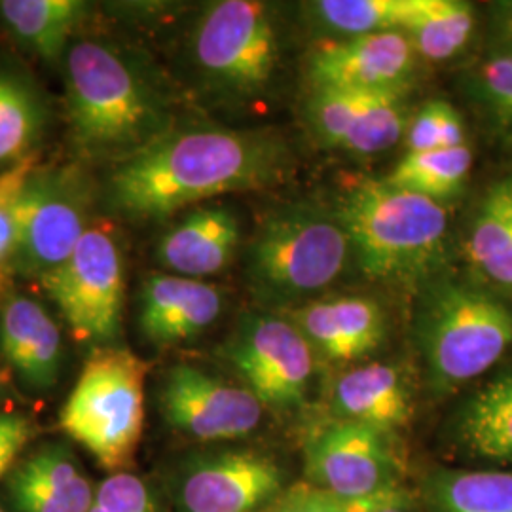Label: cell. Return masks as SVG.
<instances>
[{
    "label": "cell",
    "instance_id": "6da1fadb",
    "mask_svg": "<svg viewBox=\"0 0 512 512\" xmlns=\"http://www.w3.org/2000/svg\"><path fill=\"white\" fill-rule=\"evenodd\" d=\"M289 165V150L272 133L165 131L114 165L105 196L110 209L128 219H164L186 205L279 183Z\"/></svg>",
    "mask_w": 512,
    "mask_h": 512
},
{
    "label": "cell",
    "instance_id": "7a4b0ae2",
    "mask_svg": "<svg viewBox=\"0 0 512 512\" xmlns=\"http://www.w3.org/2000/svg\"><path fill=\"white\" fill-rule=\"evenodd\" d=\"M67 120L88 160L122 162L164 135V95L126 50L105 38L74 40L65 54Z\"/></svg>",
    "mask_w": 512,
    "mask_h": 512
},
{
    "label": "cell",
    "instance_id": "3957f363",
    "mask_svg": "<svg viewBox=\"0 0 512 512\" xmlns=\"http://www.w3.org/2000/svg\"><path fill=\"white\" fill-rule=\"evenodd\" d=\"M338 220L366 275L410 281L439 262L448 238V213L431 198L389 179H363L344 194Z\"/></svg>",
    "mask_w": 512,
    "mask_h": 512
},
{
    "label": "cell",
    "instance_id": "277c9868",
    "mask_svg": "<svg viewBox=\"0 0 512 512\" xmlns=\"http://www.w3.org/2000/svg\"><path fill=\"white\" fill-rule=\"evenodd\" d=\"M148 370L147 361L129 349H93L61 408V429L110 473H122L135 459Z\"/></svg>",
    "mask_w": 512,
    "mask_h": 512
},
{
    "label": "cell",
    "instance_id": "5b68a950",
    "mask_svg": "<svg viewBox=\"0 0 512 512\" xmlns=\"http://www.w3.org/2000/svg\"><path fill=\"white\" fill-rule=\"evenodd\" d=\"M348 234L338 217L294 205L264 220L249 249V275L272 302L321 293L348 262Z\"/></svg>",
    "mask_w": 512,
    "mask_h": 512
},
{
    "label": "cell",
    "instance_id": "8992f818",
    "mask_svg": "<svg viewBox=\"0 0 512 512\" xmlns=\"http://www.w3.org/2000/svg\"><path fill=\"white\" fill-rule=\"evenodd\" d=\"M420 340L431 382L450 391L488 372L511 348L512 311L475 287H442L423 311Z\"/></svg>",
    "mask_w": 512,
    "mask_h": 512
},
{
    "label": "cell",
    "instance_id": "52a82bcc",
    "mask_svg": "<svg viewBox=\"0 0 512 512\" xmlns=\"http://www.w3.org/2000/svg\"><path fill=\"white\" fill-rule=\"evenodd\" d=\"M192 57L215 92L245 101L262 95L279 63L272 8L256 0L209 4L194 27Z\"/></svg>",
    "mask_w": 512,
    "mask_h": 512
},
{
    "label": "cell",
    "instance_id": "ba28073f",
    "mask_svg": "<svg viewBox=\"0 0 512 512\" xmlns=\"http://www.w3.org/2000/svg\"><path fill=\"white\" fill-rule=\"evenodd\" d=\"M40 285L80 344L109 348L118 338L126 298V266L110 228L90 226L71 256L44 275Z\"/></svg>",
    "mask_w": 512,
    "mask_h": 512
},
{
    "label": "cell",
    "instance_id": "9c48e42d",
    "mask_svg": "<svg viewBox=\"0 0 512 512\" xmlns=\"http://www.w3.org/2000/svg\"><path fill=\"white\" fill-rule=\"evenodd\" d=\"M93 190L76 164H38L19 202L16 272L42 279L59 268L90 228Z\"/></svg>",
    "mask_w": 512,
    "mask_h": 512
},
{
    "label": "cell",
    "instance_id": "30bf717a",
    "mask_svg": "<svg viewBox=\"0 0 512 512\" xmlns=\"http://www.w3.org/2000/svg\"><path fill=\"white\" fill-rule=\"evenodd\" d=\"M313 349L293 321L274 315L243 319L226 357L245 378L262 406L289 410L308 393Z\"/></svg>",
    "mask_w": 512,
    "mask_h": 512
},
{
    "label": "cell",
    "instance_id": "8fae6325",
    "mask_svg": "<svg viewBox=\"0 0 512 512\" xmlns=\"http://www.w3.org/2000/svg\"><path fill=\"white\" fill-rule=\"evenodd\" d=\"M160 408L173 429L203 442L243 439L255 431L264 412L251 389L192 365L167 370L160 385Z\"/></svg>",
    "mask_w": 512,
    "mask_h": 512
},
{
    "label": "cell",
    "instance_id": "7c38bea8",
    "mask_svg": "<svg viewBox=\"0 0 512 512\" xmlns=\"http://www.w3.org/2000/svg\"><path fill=\"white\" fill-rule=\"evenodd\" d=\"M385 435L355 421L325 427L306 446L308 482L353 499L399 488V461Z\"/></svg>",
    "mask_w": 512,
    "mask_h": 512
},
{
    "label": "cell",
    "instance_id": "4fadbf2b",
    "mask_svg": "<svg viewBox=\"0 0 512 512\" xmlns=\"http://www.w3.org/2000/svg\"><path fill=\"white\" fill-rule=\"evenodd\" d=\"M281 490L277 461L251 450H226L186 463L177 503L181 512H260Z\"/></svg>",
    "mask_w": 512,
    "mask_h": 512
},
{
    "label": "cell",
    "instance_id": "5bb4252c",
    "mask_svg": "<svg viewBox=\"0 0 512 512\" xmlns=\"http://www.w3.org/2000/svg\"><path fill=\"white\" fill-rule=\"evenodd\" d=\"M418 54L403 31L321 44L310 59L313 90H406Z\"/></svg>",
    "mask_w": 512,
    "mask_h": 512
},
{
    "label": "cell",
    "instance_id": "9a60e30c",
    "mask_svg": "<svg viewBox=\"0 0 512 512\" xmlns=\"http://www.w3.org/2000/svg\"><path fill=\"white\" fill-rule=\"evenodd\" d=\"M219 287L175 274H152L139 293V329L152 346L171 348L198 338L222 313Z\"/></svg>",
    "mask_w": 512,
    "mask_h": 512
},
{
    "label": "cell",
    "instance_id": "2e32d148",
    "mask_svg": "<svg viewBox=\"0 0 512 512\" xmlns=\"http://www.w3.org/2000/svg\"><path fill=\"white\" fill-rule=\"evenodd\" d=\"M293 323L313 353L332 363L365 359L385 338L384 311L376 300L365 296L311 300L293 311Z\"/></svg>",
    "mask_w": 512,
    "mask_h": 512
},
{
    "label": "cell",
    "instance_id": "e0dca14e",
    "mask_svg": "<svg viewBox=\"0 0 512 512\" xmlns=\"http://www.w3.org/2000/svg\"><path fill=\"white\" fill-rule=\"evenodd\" d=\"M0 349L21 382L52 389L63 365V340L54 317L37 300L6 293L0 302Z\"/></svg>",
    "mask_w": 512,
    "mask_h": 512
},
{
    "label": "cell",
    "instance_id": "ac0fdd59",
    "mask_svg": "<svg viewBox=\"0 0 512 512\" xmlns=\"http://www.w3.org/2000/svg\"><path fill=\"white\" fill-rule=\"evenodd\" d=\"M8 497L18 512H88L95 488L73 454L44 444L10 471Z\"/></svg>",
    "mask_w": 512,
    "mask_h": 512
},
{
    "label": "cell",
    "instance_id": "d6986e66",
    "mask_svg": "<svg viewBox=\"0 0 512 512\" xmlns=\"http://www.w3.org/2000/svg\"><path fill=\"white\" fill-rule=\"evenodd\" d=\"M239 238V219L232 209L203 207L165 232L156 256L171 274L200 279L219 274L230 264Z\"/></svg>",
    "mask_w": 512,
    "mask_h": 512
},
{
    "label": "cell",
    "instance_id": "ffe728a7",
    "mask_svg": "<svg viewBox=\"0 0 512 512\" xmlns=\"http://www.w3.org/2000/svg\"><path fill=\"white\" fill-rule=\"evenodd\" d=\"M332 404L346 421L363 423L382 433L404 427L412 401L403 374L395 366L370 363L346 372L332 391Z\"/></svg>",
    "mask_w": 512,
    "mask_h": 512
},
{
    "label": "cell",
    "instance_id": "44dd1931",
    "mask_svg": "<svg viewBox=\"0 0 512 512\" xmlns=\"http://www.w3.org/2000/svg\"><path fill=\"white\" fill-rule=\"evenodd\" d=\"M458 437L476 458L512 461V368L463 404Z\"/></svg>",
    "mask_w": 512,
    "mask_h": 512
},
{
    "label": "cell",
    "instance_id": "7402d4cb",
    "mask_svg": "<svg viewBox=\"0 0 512 512\" xmlns=\"http://www.w3.org/2000/svg\"><path fill=\"white\" fill-rule=\"evenodd\" d=\"M88 4L78 0H4L0 16L12 35L46 61L65 57Z\"/></svg>",
    "mask_w": 512,
    "mask_h": 512
},
{
    "label": "cell",
    "instance_id": "603a6c76",
    "mask_svg": "<svg viewBox=\"0 0 512 512\" xmlns=\"http://www.w3.org/2000/svg\"><path fill=\"white\" fill-rule=\"evenodd\" d=\"M476 272L512 293V179L490 188L467 238Z\"/></svg>",
    "mask_w": 512,
    "mask_h": 512
},
{
    "label": "cell",
    "instance_id": "cb8c5ba5",
    "mask_svg": "<svg viewBox=\"0 0 512 512\" xmlns=\"http://www.w3.org/2000/svg\"><path fill=\"white\" fill-rule=\"evenodd\" d=\"M44 126L46 107L37 88L19 74L0 71V167L37 154Z\"/></svg>",
    "mask_w": 512,
    "mask_h": 512
},
{
    "label": "cell",
    "instance_id": "d4e9b609",
    "mask_svg": "<svg viewBox=\"0 0 512 512\" xmlns=\"http://www.w3.org/2000/svg\"><path fill=\"white\" fill-rule=\"evenodd\" d=\"M475 8L461 0H418L404 35L418 57L446 61L465 50L475 33Z\"/></svg>",
    "mask_w": 512,
    "mask_h": 512
},
{
    "label": "cell",
    "instance_id": "484cf974",
    "mask_svg": "<svg viewBox=\"0 0 512 512\" xmlns=\"http://www.w3.org/2000/svg\"><path fill=\"white\" fill-rule=\"evenodd\" d=\"M433 512H512L511 471H439L427 482Z\"/></svg>",
    "mask_w": 512,
    "mask_h": 512
},
{
    "label": "cell",
    "instance_id": "4316f807",
    "mask_svg": "<svg viewBox=\"0 0 512 512\" xmlns=\"http://www.w3.org/2000/svg\"><path fill=\"white\" fill-rule=\"evenodd\" d=\"M471 165L473 154L467 145L406 152L387 179L410 192L442 202L456 196L463 188L471 173Z\"/></svg>",
    "mask_w": 512,
    "mask_h": 512
},
{
    "label": "cell",
    "instance_id": "83f0119b",
    "mask_svg": "<svg viewBox=\"0 0 512 512\" xmlns=\"http://www.w3.org/2000/svg\"><path fill=\"white\" fill-rule=\"evenodd\" d=\"M416 8L418 0H321L311 10L325 29L353 38L404 31Z\"/></svg>",
    "mask_w": 512,
    "mask_h": 512
},
{
    "label": "cell",
    "instance_id": "f1b7e54d",
    "mask_svg": "<svg viewBox=\"0 0 512 512\" xmlns=\"http://www.w3.org/2000/svg\"><path fill=\"white\" fill-rule=\"evenodd\" d=\"M406 90L365 92L344 150L353 154H378L397 145L408 129Z\"/></svg>",
    "mask_w": 512,
    "mask_h": 512
},
{
    "label": "cell",
    "instance_id": "f546056e",
    "mask_svg": "<svg viewBox=\"0 0 512 512\" xmlns=\"http://www.w3.org/2000/svg\"><path fill=\"white\" fill-rule=\"evenodd\" d=\"M467 92L501 131H512V50H492L467 76Z\"/></svg>",
    "mask_w": 512,
    "mask_h": 512
},
{
    "label": "cell",
    "instance_id": "4dcf8cb0",
    "mask_svg": "<svg viewBox=\"0 0 512 512\" xmlns=\"http://www.w3.org/2000/svg\"><path fill=\"white\" fill-rule=\"evenodd\" d=\"M403 494L401 488H395L374 497L353 499L319 488L306 480L291 488H283L281 494L275 495L260 512H378Z\"/></svg>",
    "mask_w": 512,
    "mask_h": 512
},
{
    "label": "cell",
    "instance_id": "1f68e13d",
    "mask_svg": "<svg viewBox=\"0 0 512 512\" xmlns=\"http://www.w3.org/2000/svg\"><path fill=\"white\" fill-rule=\"evenodd\" d=\"M38 165V154L0 171V289L8 285L10 275L16 272L19 239V202L23 188L33 169Z\"/></svg>",
    "mask_w": 512,
    "mask_h": 512
},
{
    "label": "cell",
    "instance_id": "d6a6232c",
    "mask_svg": "<svg viewBox=\"0 0 512 512\" xmlns=\"http://www.w3.org/2000/svg\"><path fill=\"white\" fill-rule=\"evenodd\" d=\"M406 152H425L435 148L465 145V124L450 103H427L408 124L404 133Z\"/></svg>",
    "mask_w": 512,
    "mask_h": 512
},
{
    "label": "cell",
    "instance_id": "836d02e7",
    "mask_svg": "<svg viewBox=\"0 0 512 512\" xmlns=\"http://www.w3.org/2000/svg\"><path fill=\"white\" fill-rule=\"evenodd\" d=\"M363 93L351 90H313L308 118L311 129L325 145L344 148L361 107Z\"/></svg>",
    "mask_w": 512,
    "mask_h": 512
},
{
    "label": "cell",
    "instance_id": "e575fe53",
    "mask_svg": "<svg viewBox=\"0 0 512 512\" xmlns=\"http://www.w3.org/2000/svg\"><path fill=\"white\" fill-rule=\"evenodd\" d=\"M88 512H158L145 480L131 473H112L97 488Z\"/></svg>",
    "mask_w": 512,
    "mask_h": 512
},
{
    "label": "cell",
    "instance_id": "d590c367",
    "mask_svg": "<svg viewBox=\"0 0 512 512\" xmlns=\"http://www.w3.org/2000/svg\"><path fill=\"white\" fill-rule=\"evenodd\" d=\"M35 433L37 427L29 416L0 412V478L10 475V469Z\"/></svg>",
    "mask_w": 512,
    "mask_h": 512
},
{
    "label": "cell",
    "instance_id": "8d00e7d4",
    "mask_svg": "<svg viewBox=\"0 0 512 512\" xmlns=\"http://www.w3.org/2000/svg\"><path fill=\"white\" fill-rule=\"evenodd\" d=\"M492 29L495 50H512V0L495 2L492 6Z\"/></svg>",
    "mask_w": 512,
    "mask_h": 512
},
{
    "label": "cell",
    "instance_id": "74e56055",
    "mask_svg": "<svg viewBox=\"0 0 512 512\" xmlns=\"http://www.w3.org/2000/svg\"><path fill=\"white\" fill-rule=\"evenodd\" d=\"M378 512H412V507L408 505L406 494H403L399 495L397 499H393L391 503H387L384 509H380Z\"/></svg>",
    "mask_w": 512,
    "mask_h": 512
},
{
    "label": "cell",
    "instance_id": "f35d334b",
    "mask_svg": "<svg viewBox=\"0 0 512 512\" xmlns=\"http://www.w3.org/2000/svg\"><path fill=\"white\" fill-rule=\"evenodd\" d=\"M2 387H4V384H2V376H0V391H2Z\"/></svg>",
    "mask_w": 512,
    "mask_h": 512
},
{
    "label": "cell",
    "instance_id": "ab89813d",
    "mask_svg": "<svg viewBox=\"0 0 512 512\" xmlns=\"http://www.w3.org/2000/svg\"><path fill=\"white\" fill-rule=\"evenodd\" d=\"M0 512H6V511H4V509H2V507H0Z\"/></svg>",
    "mask_w": 512,
    "mask_h": 512
}]
</instances>
